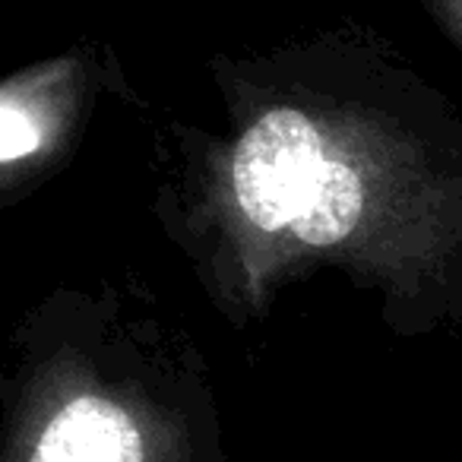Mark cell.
Listing matches in <instances>:
<instances>
[{"label": "cell", "mask_w": 462, "mask_h": 462, "mask_svg": "<svg viewBox=\"0 0 462 462\" xmlns=\"http://www.w3.org/2000/svg\"><path fill=\"white\" fill-rule=\"evenodd\" d=\"M35 146H39V127L29 121L26 111H20L14 102H4L0 108V159L16 162L35 152Z\"/></svg>", "instance_id": "4"}, {"label": "cell", "mask_w": 462, "mask_h": 462, "mask_svg": "<svg viewBox=\"0 0 462 462\" xmlns=\"http://www.w3.org/2000/svg\"><path fill=\"white\" fill-rule=\"evenodd\" d=\"M29 462H143L140 434L117 405L77 399L48 424Z\"/></svg>", "instance_id": "2"}, {"label": "cell", "mask_w": 462, "mask_h": 462, "mask_svg": "<svg viewBox=\"0 0 462 462\" xmlns=\"http://www.w3.org/2000/svg\"><path fill=\"white\" fill-rule=\"evenodd\" d=\"M323 168V143L314 124L301 111H270L241 136L235 152V193L241 209L260 228L291 225Z\"/></svg>", "instance_id": "1"}, {"label": "cell", "mask_w": 462, "mask_h": 462, "mask_svg": "<svg viewBox=\"0 0 462 462\" xmlns=\"http://www.w3.org/2000/svg\"><path fill=\"white\" fill-rule=\"evenodd\" d=\"M361 212V184L352 168L327 162L320 180L310 190L304 209L291 222V231L298 238L314 247L336 245L355 228Z\"/></svg>", "instance_id": "3"}]
</instances>
